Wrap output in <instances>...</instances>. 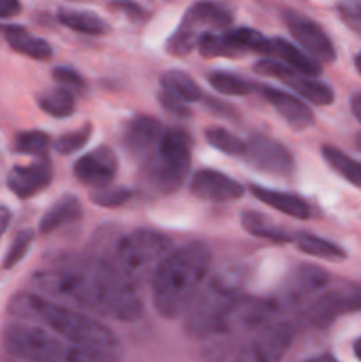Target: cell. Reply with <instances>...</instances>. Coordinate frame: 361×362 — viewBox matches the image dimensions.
Listing matches in <instances>:
<instances>
[{
	"label": "cell",
	"mask_w": 361,
	"mask_h": 362,
	"mask_svg": "<svg viewBox=\"0 0 361 362\" xmlns=\"http://www.w3.org/2000/svg\"><path fill=\"white\" fill-rule=\"evenodd\" d=\"M294 243L299 247L303 253L310 255V257L322 258L328 262H342L345 260L347 255L345 251L340 246H336L331 240H326L322 237L311 235V233H299L294 237Z\"/></svg>",
	"instance_id": "27"
},
{
	"label": "cell",
	"mask_w": 361,
	"mask_h": 362,
	"mask_svg": "<svg viewBox=\"0 0 361 362\" xmlns=\"http://www.w3.org/2000/svg\"><path fill=\"white\" fill-rule=\"evenodd\" d=\"M354 356L361 362V338L356 339V343H354Z\"/></svg>",
	"instance_id": "43"
},
{
	"label": "cell",
	"mask_w": 361,
	"mask_h": 362,
	"mask_svg": "<svg viewBox=\"0 0 361 362\" xmlns=\"http://www.w3.org/2000/svg\"><path fill=\"white\" fill-rule=\"evenodd\" d=\"M329 276L315 265H299L294 269L280 286V292L273 297V304L278 313L287 308H296L306 303L310 297L317 296L328 285Z\"/></svg>",
	"instance_id": "11"
},
{
	"label": "cell",
	"mask_w": 361,
	"mask_h": 362,
	"mask_svg": "<svg viewBox=\"0 0 361 362\" xmlns=\"http://www.w3.org/2000/svg\"><path fill=\"white\" fill-rule=\"evenodd\" d=\"M163 126L147 115H137L130 120L124 131V147L133 158L147 159L161 141Z\"/></svg>",
	"instance_id": "18"
},
{
	"label": "cell",
	"mask_w": 361,
	"mask_h": 362,
	"mask_svg": "<svg viewBox=\"0 0 361 362\" xmlns=\"http://www.w3.org/2000/svg\"><path fill=\"white\" fill-rule=\"evenodd\" d=\"M191 166V138L184 131H166L158 148L145 159L144 179L161 194L180 187Z\"/></svg>",
	"instance_id": "7"
},
{
	"label": "cell",
	"mask_w": 361,
	"mask_h": 362,
	"mask_svg": "<svg viewBox=\"0 0 361 362\" xmlns=\"http://www.w3.org/2000/svg\"><path fill=\"white\" fill-rule=\"evenodd\" d=\"M285 23L292 37L299 42L301 49L311 59L322 62H333L336 57L335 46L326 34L324 28L311 18L297 13V11H285Z\"/></svg>",
	"instance_id": "12"
},
{
	"label": "cell",
	"mask_w": 361,
	"mask_h": 362,
	"mask_svg": "<svg viewBox=\"0 0 361 362\" xmlns=\"http://www.w3.org/2000/svg\"><path fill=\"white\" fill-rule=\"evenodd\" d=\"M251 193L255 194L258 202L269 205L275 211L283 212V214L290 216L294 219H308L310 218V207L303 198L296 197V194L283 193V191L268 189V187L251 186Z\"/></svg>",
	"instance_id": "22"
},
{
	"label": "cell",
	"mask_w": 361,
	"mask_h": 362,
	"mask_svg": "<svg viewBox=\"0 0 361 362\" xmlns=\"http://www.w3.org/2000/svg\"><path fill=\"white\" fill-rule=\"evenodd\" d=\"M39 108L52 117H69L74 112L73 92L64 87L50 88L38 98Z\"/></svg>",
	"instance_id": "29"
},
{
	"label": "cell",
	"mask_w": 361,
	"mask_h": 362,
	"mask_svg": "<svg viewBox=\"0 0 361 362\" xmlns=\"http://www.w3.org/2000/svg\"><path fill=\"white\" fill-rule=\"evenodd\" d=\"M294 336L296 329L290 322H273L239 350L234 362H280L292 345Z\"/></svg>",
	"instance_id": "10"
},
{
	"label": "cell",
	"mask_w": 361,
	"mask_h": 362,
	"mask_svg": "<svg viewBox=\"0 0 361 362\" xmlns=\"http://www.w3.org/2000/svg\"><path fill=\"white\" fill-rule=\"evenodd\" d=\"M92 202L101 207H119L131 198V191L124 187H105L92 193Z\"/></svg>",
	"instance_id": "35"
},
{
	"label": "cell",
	"mask_w": 361,
	"mask_h": 362,
	"mask_svg": "<svg viewBox=\"0 0 361 362\" xmlns=\"http://www.w3.org/2000/svg\"><path fill=\"white\" fill-rule=\"evenodd\" d=\"M243 276L239 271H229L218 274L205 283L200 296L195 299L188 310L186 329L188 336L193 339H207L223 334L234 322L241 303Z\"/></svg>",
	"instance_id": "4"
},
{
	"label": "cell",
	"mask_w": 361,
	"mask_h": 362,
	"mask_svg": "<svg viewBox=\"0 0 361 362\" xmlns=\"http://www.w3.org/2000/svg\"><path fill=\"white\" fill-rule=\"evenodd\" d=\"M304 362H338V361H336L333 356H319V357H314V359H308Z\"/></svg>",
	"instance_id": "42"
},
{
	"label": "cell",
	"mask_w": 361,
	"mask_h": 362,
	"mask_svg": "<svg viewBox=\"0 0 361 362\" xmlns=\"http://www.w3.org/2000/svg\"><path fill=\"white\" fill-rule=\"evenodd\" d=\"M91 134V126H84L78 131L64 134V136H60L59 140L55 141V151L60 152V154H73V152H78L85 144H87Z\"/></svg>",
	"instance_id": "34"
},
{
	"label": "cell",
	"mask_w": 361,
	"mask_h": 362,
	"mask_svg": "<svg viewBox=\"0 0 361 362\" xmlns=\"http://www.w3.org/2000/svg\"><path fill=\"white\" fill-rule=\"evenodd\" d=\"M356 147L361 151V133L356 134Z\"/></svg>",
	"instance_id": "45"
},
{
	"label": "cell",
	"mask_w": 361,
	"mask_h": 362,
	"mask_svg": "<svg viewBox=\"0 0 361 362\" xmlns=\"http://www.w3.org/2000/svg\"><path fill=\"white\" fill-rule=\"evenodd\" d=\"M52 74L57 83L60 87L67 88V90H71V88H76V90L84 88V78L76 71L71 69V67H55Z\"/></svg>",
	"instance_id": "37"
},
{
	"label": "cell",
	"mask_w": 361,
	"mask_h": 362,
	"mask_svg": "<svg viewBox=\"0 0 361 362\" xmlns=\"http://www.w3.org/2000/svg\"><path fill=\"white\" fill-rule=\"evenodd\" d=\"M4 349L25 362H103L35 324H13L4 331Z\"/></svg>",
	"instance_id": "5"
},
{
	"label": "cell",
	"mask_w": 361,
	"mask_h": 362,
	"mask_svg": "<svg viewBox=\"0 0 361 362\" xmlns=\"http://www.w3.org/2000/svg\"><path fill=\"white\" fill-rule=\"evenodd\" d=\"M230 21H232V16L223 7L207 2L195 4L186 13L179 28L168 39L166 49L173 55H186L195 48V45H198L200 35L225 28L227 25H230Z\"/></svg>",
	"instance_id": "8"
},
{
	"label": "cell",
	"mask_w": 361,
	"mask_h": 362,
	"mask_svg": "<svg viewBox=\"0 0 361 362\" xmlns=\"http://www.w3.org/2000/svg\"><path fill=\"white\" fill-rule=\"evenodd\" d=\"M262 94H264V98L268 99L269 105L280 113V117H282L292 129H306V127H310L311 124H314V112L308 108L306 103H303L299 98H296V95L287 94V92L278 90V88L273 87H264L262 88Z\"/></svg>",
	"instance_id": "19"
},
{
	"label": "cell",
	"mask_w": 361,
	"mask_h": 362,
	"mask_svg": "<svg viewBox=\"0 0 361 362\" xmlns=\"http://www.w3.org/2000/svg\"><path fill=\"white\" fill-rule=\"evenodd\" d=\"M14 148L21 154H32L39 156V158H46V152L50 148V136L41 133V131H27V133H20L14 141Z\"/></svg>",
	"instance_id": "32"
},
{
	"label": "cell",
	"mask_w": 361,
	"mask_h": 362,
	"mask_svg": "<svg viewBox=\"0 0 361 362\" xmlns=\"http://www.w3.org/2000/svg\"><path fill=\"white\" fill-rule=\"evenodd\" d=\"M350 110H353L354 117L361 122V94H356L350 99Z\"/></svg>",
	"instance_id": "41"
},
{
	"label": "cell",
	"mask_w": 361,
	"mask_h": 362,
	"mask_svg": "<svg viewBox=\"0 0 361 362\" xmlns=\"http://www.w3.org/2000/svg\"><path fill=\"white\" fill-rule=\"evenodd\" d=\"M53 177L52 163L48 158H39L30 165H18L7 175V186L18 198H32L50 186Z\"/></svg>",
	"instance_id": "17"
},
{
	"label": "cell",
	"mask_w": 361,
	"mask_h": 362,
	"mask_svg": "<svg viewBox=\"0 0 361 362\" xmlns=\"http://www.w3.org/2000/svg\"><path fill=\"white\" fill-rule=\"evenodd\" d=\"M361 311V285L349 283L329 288L315 297L304 310L303 318L311 327L326 329L343 315Z\"/></svg>",
	"instance_id": "9"
},
{
	"label": "cell",
	"mask_w": 361,
	"mask_h": 362,
	"mask_svg": "<svg viewBox=\"0 0 361 362\" xmlns=\"http://www.w3.org/2000/svg\"><path fill=\"white\" fill-rule=\"evenodd\" d=\"M212 255L205 244L193 243L172 251L152 278V303L163 318H177L191 308L211 271Z\"/></svg>",
	"instance_id": "3"
},
{
	"label": "cell",
	"mask_w": 361,
	"mask_h": 362,
	"mask_svg": "<svg viewBox=\"0 0 361 362\" xmlns=\"http://www.w3.org/2000/svg\"><path fill=\"white\" fill-rule=\"evenodd\" d=\"M4 37L7 39L11 48L18 53L30 57L35 60H48L52 57V46L45 39L30 34L25 27L20 25H4L0 27Z\"/></svg>",
	"instance_id": "21"
},
{
	"label": "cell",
	"mask_w": 361,
	"mask_h": 362,
	"mask_svg": "<svg viewBox=\"0 0 361 362\" xmlns=\"http://www.w3.org/2000/svg\"><path fill=\"white\" fill-rule=\"evenodd\" d=\"M354 66H356L357 73L361 74V53H357V55H356V59H354Z\"/></svg>",
	"instance_id": "44"
},
{
	"label": "cell",
	"mask_w": 361,
	"mask_h": 362,
	"mask_svg": "<svg viewBox=\"0 0 361 362\" xmlns=\"http://www.w3.org/2000/svg\"><path fill=\"white\" fill-rule=\"evenodd\" d=\"M30 286L53 303L117 322H134L144 311L137 286L103 258H62L35 272Z\"/></svg>",
	"instance_id": "1"
},
{
	"label": "cell",
	"mask_w": 361,
	"mask_h": 362,
	"mask_svg": "<svg viewBox=\"0 0 361 362\" xmlns=\"http://www.w3.org/2000/svg\"><path fill=\"white\" fill-rule=\"evenodd\" d=\"M338 16L354 34L361 35V2H342L336 6Z\"/></svg>",
	"instance_id": "36"
},
{
	"label": "cell",
	"mask_w": 361,
	"mask_h": 362,
	"mask_svg": "<svg viewBox=\"0 0 361 362\" xmlns=\"http://www.w3.org/2000/svg\"><path fill=\"white\" fill-rule=\"evenodd\" d=\"M9 313L21 322L48 329L103 362H117L122 357L119 336L84 311L71 310L38 293H18L9 303Z\"/></svg>",
	"instance_id": "2"
},
{
	"label": "cell",
	"mask_w": 361,
	"mask_h": 362,
	"mask_svg": "<svg viewBox=\"0 0 361 362\" xmlns=\"http://www.w3.org/2000/svg\"><path fill=\"white\" fill-rule=\"evenodd\" d=\"M32 240H34V232L32 230H21L14 237L13 244H11L9 251H7L6 260H4V269H13L14 265L20 264L25 255L28 253V250H30Z\"/></svg>",
	"instance_id": "33"
},
{
	"label": "cell",
	"mask_w": 361,
	"mask_h": 362,
	"mask_svg": "<svg viewBox=\"0 0 361 362\" xmlns=\"http://www.w3.org/2000/svg\"><path fill=\"white\" fill-rule=\"evenodd\" d=\"M209 83L214 90L225 95H246L251 90L250 83L244 81L243 78L236 76V74L223 73V71H214V73L209 74Z\"/></svg>",
	"instance_id": "31"
},
{
	"label": "cell",
	"mask_w": 361,
	"mask_h": 362,
	"mask_svg": "<svg viewBox=\"0 0 361 362\" xmlns=\"http://www.w3.org/2000/svg\"><path fill=\"white\" fill-rule=\"evenodd\" d=\"M81 216V205L76 197H62L45 216L39 223V232L52 233L55 230L62 228L64 225L76 221Z\"/></svg>",
	"instance_id": "23"
},
{
	"label": "cell",
	"mask_w": 361,
	"mask_h": 362,
	"mask_svg": "<svg viewBox=\"0 0 361 362\" xmlns=\"http://www.w3.org/2000/svg\"><path fill=\"white\" fill-rule=\"evenodd\" d=\"M269 57H276V62L283 64L289 69L296 71L301 76L314 78L321 73V64L310 55L294 46L292 42L285 41V39H271L269 41Z\"/></svg>",
	"instance_id": "20"
},
{
	"label": "cell",
	"mask_w": 361,
	"mask_h": 362,
	"mask_svg": "<svg viewBox=\"0 0 361 362\" xmlns=\"http://www.w3.org/2000/svg\"><path fill=\"white\" fill-rule=\"evenodd\" d=\"M322 156H324L326 163L336 173H340L343 179L349 180L353 186L361 187V161L350 158L345 152H342L336 147H331V145H324L322 147Z\"/></svg>",
	"instance_id": "28"
},
{
	"label": "cell",
	"mask_w": 361,
	"mask_h": 362,
	"mask_svg": "<svg viewBox=\"0 0 361 362\" xmlns=\"http://www.w3.org/2000/svg\"><path fill=\"white\" fill-rule=\"evenodd\" d=\"M257 73L265 74V76L278 78V80L285 81L290 88L297 92L303 99H308L310 103L319 106H328L335 101V92L324 81H317L314 78L301 76L296 71L289 69L283 64L276 62V60L264 59L255 66Z\"/></svg>",
	"instance_id": "13"
},
{
	"label": "cell",
	"mask_w": 361,
	"mask_h": 362,
	"mask_svg": "<svg viewBox=\"0 0 361 362\" xmlns=\"http://www.w3.org/2000/svg\"><path fill=\"white\" fill-rule=\"evenodd\" d=\"M59 21L71 30L85 35H103L110 30L108 23L91 11L62 9L59 13Z\"/></svg>",
	"instance_id": "24"
},
{
	"label": "cell",
	"mask_w": 361,
	"mask_h": 362,
	"mask_svg": "<svg viewBox=\"0 0 361 362\" xmlns=\"http://www.w3.org/2000/svg\"><path fill=\"white\" fill-rule=\"evenodd\" d=\"M21 11V4L16 0H0V18L16 16Z\"/></svg>",
	"instance_id": "39"
},
{
	"label": "cell",
	"mask_w": 361,
	"mask_h": 362,
	"mask_svg": "<svg viewBox=\"0 0 361 362\" xmlns=\"http://www.w3.org/2000/svg\"><path fill=\"white\" fill-rule=\"evenodd\" d=\"M205 140L209 141V145L225 152V154L241 156V158L244 156L246 141H243L236 134L230 133V131L223 129V127H211V129L205 131Z\"/></svg>",
	"instance_id": "30"
},
{
	"label": "cell",
	"mask_w": 361,
	"mask_h": 362,
	"mask_svg": "<svg viewBox=\"0 0 361 362\" xmlns=\"http://www.w3.org/2000/svg\"><path fill=\"white\" fill-rule=\"evenodd\" d=\"M244 159L260 172L276 177H287L292 173L294 161L290 152L280 141L265 136H253L246 141Z\"/></svg>",
	"instance_id": "14"
},
{
	"label": "cell",
	"mask_w": 361,
	"mask_h": 362,
	"mask_svg": "<svg viewBox=\"0 0 361 362\" xmlns=\"http://www.w3.org/2000/svg\"><path fill=\"white\" fill-rule=\"evenodd\" d=\"M159 103H161L163 108L170 110V112L176 113V115H184V117L190 115V108L186 106V103L173 98V95L166 94V92H161V94H159Z\"/></svg>",
	"instance_id": "38"
},
{
	"label": "cell",
	"mask_w": 361,
	"mask_h": 362,
	"mask_svg": "<svg viewBox=\"0 0 361 362\" xmlns=\"http://www.w3.org/2000/svg\"><path fill=\"white\" fill-rule=\"evenodd\" d=\"M241 225H243V228L250 235L273 240V243H290V240H294L289 233H285L278 225H275L268 216L258 214L255 211L243 212V216H241Z\"/></svg>",
	"instance_id": "25"
},
{
	"label": "cell",
	"mask_w": 361,
	"mask_h": 362,
	"mask_svg": "<svg viewBox=\"0 0 361 362\" xmlns=\"http://www.w3.org/2000/svg\"><path fill=\"white\" fill-rule=\"evenodd\" d=\"M172 243L154 230H134L117 243L110 264L134 286L152 281L159 265L172 253Z\"/></svg>",
	"instance_id": "6"
},
{
	"label": "cell",
	"mask_w": 361,
	"mask_h": 362,
	"mask_svg": "<svg viewBox=\"0 0 361 362\" xmlns=\"http://www.w3.org/2000/svg\"><path fill=\"white\" fill-rule=\"evenodd\" d=\"M117 166L119 163H117V156L113 154V151L99 147L78 159L74 163L73 172L74 177L85 186L105 189L115 179Z\"/></svg>",
	"instance_id": "15"
},
{
	"label": "cell",
	"mask_w": 361,
	"mask_h": 362,
	"mask_svg": "<svg viewBox=\"0 0 361 362\" xmlns=\"http://www.w3.org/2000/svg\"><path fill=\"white\" fill-rule=\"evenodd\" d=\"M9 223H11L9 209H7L6 205H0V239H2V235L6 233Z\"/></svg>",
	"instance_id": "40"
},
{
	"label": "cell",
	"mask_w": 361,
	"mask_h": 362,
	"mask_svg": "<svg viewBox=\"0 0 361 362\" xmlns=\"http://www.w3.org/2000/svg\"><path fill=\"white\" fill-rule=\"evenodd\" d=\"M163 92L180 99L183 103H197L202 99V90L191 76L183 71H166L161 76Z\"/></svg>",
	"instance_id": "26"
},
{
	"label": "cell",
	"mask_w": 361,
	"mask_h": 362,
	"mask_svg": "<svg viewBox=\"0 0 361 362\" xmlns=\"http://www.w3.org/2000/svg\"><path fill=\"white\" fill-rule=\"evenodd\" d=\"M190 191L200 200L232 202L243 197V184L216 170H198L190 184Z\"/></svg>",
	"instance_id": "16"
}]
</instances>
